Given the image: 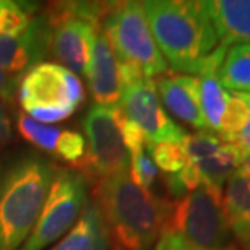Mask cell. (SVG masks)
I'll return each mask as SVG.
<instances>
[{"label":"cell","instance_id":"cell-26","mask_svg":"<svg viewBox=\"0 0 250 250\" xmlns=\"http://www.w3.org/2000/svg\"><path fill=\"white\" fill-rule=\"evenodd\" d=\"M154 250H195L193 247H190L187 242H184L181 237L171 232H163L159 236Z\"/></svg>","mask_w":250,"mask_h":250},{"label":"cell","instance_id":"cell-6","mask_svg":"<svg viewBox=\"0 0 250 250\" xmlns=\"http://www.w3.org/2000/svg\"><path fill=\"white\" fill-rule=\"evenodd\" d=\"M17 98L26 116L52 125L68 119L84 101V88L77 75L54 62L33 67L18 84Z\"/></svg>","mask_w":250,"mask_h":250},{"label":"cell","instance_id":"cell-2","mask_svg":"<svg viewBox=\"0 0 250 250\" xmlns=\"http://www.w3.org/2000/svg\"><path fill=\"white\" fill-rule=\"evenodd\" d=\"M143 12L159 52L176 73H198L219 46L203 2L148 0Z\"/></svg>","mask_w":250,"mask_h":250},{"label":"cell","instance_id":"cell-27","mask_svg":"<svg viewBox=\"0 0 250 250\" xmlns=\"http://www.w3.org/2000/svg\"><path fill=\"white\" fill-rule=\"evenodd\" d=\"M236 145L242 149V151L250 153V112H249V117H247L246 124H244V127L241 130V133H239Z\"/></svg>","mask_w":250,"mask_h":250},{"label":"cell","instance_id":"cell-4","mask_svg":"<svg viewBox=\"0 0 250 250\" xmlns=\"http://www.w3.org/2000/svg\"><path fill=\"white\" fill-rule=\"evenodd\" d=\"M111 3L63 2L46 12L51 23V52L72 73L86 77L94 41Z\"/></svg>","mask_w":250,"mask_h":250},{"label":"cell","instance_id":"cell-24","mask_svg":"<svg viewBox=\"0 0 250 250\" xmlns=\"http://www.w3.org/2000/svg\"><path fill=\"white\" fill-rule=\"evenodd\" d=\"M128 176L140 188L149 190L154 186L158 179V167L148 156L146 149L130 156Z\"/></svg>","mask_w":250,"mask_h":250},{"label":"cell","instance_id":"cell-17","mask_svg":"<svg viewBox=\"0 0 250 250\" xmlns=\"http://www.w3.org/2000/svg\"><path fill=\"white\" fill-rule=\"evenodd\" d=\"M219 44H250V0H214L203 2Z\"/></svg>","mask_w":250,"mask_h":250},{"label":"cell","instance_id":"cell-28","mask_svg":"<svg viewBox=\"0 0 250 250\" xmlns=\"http://www.w3.org/2000/svg\"><path fill=\"white\" fill-rule=\"evenodd\" d=\"M8 137H10V121L3 109V104L0 103V143L8 140Z\"/></svg>","mask_w":250,"mask_h":250},{"label":"cell","instance_id":"cell-23","mask_svg":"<svg viewBox=\"0 0 250 250\" xmlns=\"http://www.w3.org/2000/svg\"><path fill=\"white\" fill-rule=\"evenodd\" d=\"M146 153L166 176L181 172L188 163L182 143H146Z\"/></svg>","mask_w":250,"mask_h":250},{"label":"cell","instance_id":"cell-10","mask_svg":"<svg viewBox=\"0 0 250 250\" xmlns=\"http://www.w3.org/2000/svg\"><path fill=\"white\" fill-rule=\"evenodd\" d=\"M51 54V23L46 13L34 17L23 33L0 38V103L12 106L18 84Z\"/></svg>","mask_w":250,"mask_h":250},{"label":"cell","instance_id":"cell-1","mask_svg":"<svg viewBox=\"0 0 250 250\" xmlns=\"http://www.w3.org/2000/svg\"><path fill=\"white\" fill-rule=\"evenodd\" d=\"M96 205L112 250H151L171 211V203L140 188L128 172L103 179Z\"/></svg>","mask_w":250,"mask_h":250},{"label":"cell","instance_id":"cell-12","mask_svg":"<svg viewBox=\"0 0 250 250\" xmlns=\"http://www.w3.org/2000/svg\"><path fill=\"white\" fill-rule=\"evenodd\" d=\"M182 146L202 186L223 190L224 184L239 169L241 148L224 142L218 133L209 130L187 133Z\"/></svg>","mask_w":250,"mask_h":250},{"label":"cell","instance_id":"cell-21","mask_svg":"<svg viewBox=\"0 0 250 250\" xmlns=\"http://www.w3.org/2000/svg\"><path fill=\"white\" fill-rule=\"evenodd\" d=\"M250 112V93H234L229 91L226 112L219 124L218 135L224 142L236 145L237 137L246 124Z\"/></svg>","mask_w":250,"mask_h":250},{"label":"cell","instance_id":"cell-31","mask_svg":"<svg viewBox=\"0 0 250 250\" xmlns=\"http://www.w3.org/2000/svg\"><path fill=\"white\" fill-rule=\"evenodd\" d=\"M228 250H236V249H234V247H229Z\"/></svg>","mask_w":250,"mask_h":250},{"label":"cell","instance_id":"cell-16","mask_svg":"<svg viewBox=\"0 0 250 250\" xmlns=\"http://www.w3.org/2000/svg\"><path fill=\"white\" fill-rule=\"evenodd\" d=\"M224 46H219L209 54L198 72V84H200V101H202L203 116L207 121L209 132L218 133L219 124L226 112L229 91L223 88L219 82V68H221L224 54H226Z\"/></svg>","mask_w":250,"mask_h":250},{"label":"cell","instance_id":"cell-9","mask_svg":"<svg viewBox=\"0 0 250 250\" xmlns=\"http://www.w3.org/2000/svg\"><path fill=\"white\" fill-rule=\"evenodd\" d=\"M121 107L91 106L83 117L88 148L82 166L91 176L103 179L128 172L130 154L121 132Z\"/></svg>","mask_w":250,"mask_h":250},{"label":"cell","instance_id":"cell-19","mask_svg":"<svg viewBox=\"0 0 250 250\" xmlns=\"http://www.w3.org/2000/svg\"><path fill=\"white\" fill-rule=\"evenodd\" d=\"M231 236L244 247L250 244V176L241 169L229 177L223 195Z\"/></svg>","mask_w":250,"mask_h":250},{"label":"cell","instance_id":"cell-15","mask_svg":"<svg viewBox=\"0 0 250 250\" xmlns=\"http://www.w3.org/2000/svg\"><path fill=\"white\" fill-rule=\"evenodd\" d=\"M18 130L33 146L51 153L65 163L82 164L86 154V140L75 130L41 124L26 114H20Z\"/></svg>","mask_w":250,"mask_h":250},{"label":"cell","instance_id":"cell-7","mask_svg":"<svg viewBox=\"0 0 250 250\" xmlns=\"http://www.w3.org/2000/svg\"><path fill=\"white\" fill-rule=\"evenodd\" d=\"M101 28L121 65L137 70L149 80L166 73L167 63L149 29L143 2L111 3Z\"/></svg>","mask_w":250,"mask_h":250},{"label":"cell","instance_id":"cell-22","mask_svg":"<svg viewBox=\"0 0 250 250\" xmlns=\"http://www.w3.org/2000/svg\"><path fill=\"white\" fill-rule=\"evenodd\" d=\"M36 5L0 0V38H10L23 33L34 20Z\"/></svg>","mask_w":250,"mask_h":250},{"label":"cell","instance_id":"cell-14","mask_svg":"<svg viewBox=\"0 0 250 250\" xmlns=\"http://www.w3.org/2000/svg\"><path fill=\"white\" fill-rule=\"evenodd\" d=\"M84 78L88 82L89 93H91L96 106L121 107L122 84L119 62L103 28L98 31L91 62H89L88 73Z\"/></svg>","mask_w":250,"mask_h":250},{"label":"cell","instance_id":"cell-8","mask_svg":"<svg viewBox=\"0 0 250 250\" xmlns=\"http://www.w3.org/2000/svg\"><path fill=\"white\" fill-rule=\"evenodd\" d=\"M86 177L73 169L57 167L52 187L31 234L18 250H46L67 234L86 203Z\"/></svg>","mask_w":250,"mask_h":250},{"label":"cell","instance_id":"cell-30","mask_svg":"<svg viewBox=\"0 0 250 250\" xmlns=\"http://www.w3.org/2000/svg\"><path fill=\"white\" fill-rule=\"evenodd\" d=\"M244 250H250V244H249V246H246V247H244Z\"/></svg>","mask_w":250,"mask_h":250},{"label":"cell","instance_id":"cell-3","mask_svg":"<svg viewBox=\"0 0 250 250\" xmlns=\"http://www.w3.org/2000/svg\"><path fill=\"white\" fill-rule=\"evenodd\" d=\"M57 166L36 153L13 158L0 169V250H18L31 234Z\"/></svg>","mask_w":250,"mask_h":250},{"label":"cell","instance_id":"cell-5","mask_svg":"<svg viewBox=\"0 0 250 250\" xmlns=\"http://www.w3.org/2000/svg\"><path fill=\"white\" fill-rule=\"evenodd\" d=\"M163 232L176 234L195 250H228L232 247L223 190L200 186L176 203H171Z\"/></svg>","mask_w":250,"mask_h":250},{"label":"cell","instance_id":"cell-11","mask_svg":"<svg viewBox=\"0 0 250 250\" xmlns=\"http://www.w3.org/2000/svg\"><path fill=\"white\" fill-rule=\"evenodd\" d=\"M121 109L142 130L146 143H182L187 137L186 130L166 112L156 83L149 78L124 86Z\"/></svg>","mask_w":250,"mask_h":250},{"label":"cell","instance_id":"cell-25","mask_svg":"<svg viewBox=\"0 0 250 250\" xmlns=\"http://www.w3.org/2000/svg\"><path fill=\"white\" fill-rule=\"evenodd\" d=\"M119 124H121V132L124 137L125 148H127L130 156L146 149V140H145L143 132L132 121H128V119L125 117L122 109H121V117H119Z\"/></svg>","mask_w":250,"mask_h":250},{"label":"cell","instance_id":"cell-29","mask_svg":"<svg viewBox=\"0 0 250 250\" xmlns=\"http://www.w3.org/2000/svg\"><path fill=\"white\" fill-rule=\"evenodd\" d=\"M239 169L250 176V153L242 151V149H241V163H239Z\"/></svg>","mask_w":250,"mask_h":250},{"label":"cell","instance_id":"cell-20","mask_svg":"<svg viewBox=\"0 0 250 250\" xmlns=\"http://www.w3.org/2000/svg\"><path fill=\"white\" fill-rule=\"evenodd\" d=\"M219 82L226 91L250 93V44H232L226 49Z\"/></svg>","mask_w":250,"mask_h":250},{"label":"cell","instance_id":"cell-13","mask_svg":"<svg viewBox=\"0 0 250 250\" xmlns=\"http://www.w3.org/2000/svg\"><path fill=\"white\" fill-rule=\"evenodd\" d=\"M156 89L164 109L174 117L200 130H208L200 101L198 78L187 73H169L158 80Z\"/></svg>","mask_w":250,"mask_h":250},{"label":"cell","instance_id":"cell-18","mask_svg":"<svg viewBox=\"0 0 250 250\" xmlns=\"http://www.w3.org/2000/svg\"><path fill=\"white\" fill-rule=\"evenodd\" d=\"M109 236L96 202L86 200L77 223L49 250H109Z\"/></svg>","mask_w":250,"mask_h":250}]
</instances>
